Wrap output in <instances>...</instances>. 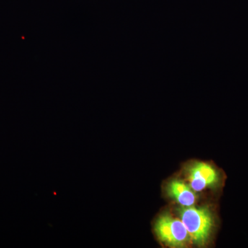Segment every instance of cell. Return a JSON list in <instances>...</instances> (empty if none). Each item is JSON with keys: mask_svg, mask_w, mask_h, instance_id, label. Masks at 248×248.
<instances>
[{"mask_svg": "<svg viewBox=\"0 0 248 248\" xmlns=\"http://www.w3.org/2000/svg\"><path fill=\"white\" fill-rule=\"evenodd\" d=\"M181 220L185 226L190 239L198 246L208 242L215 224L213 213L208 208L182 207L179 210Z\"/></svg>", "mask_w": 248, "mask_h": 248, "instance_id": "1", "label": "cell"}, {"mask_svg": "<svg viewBox=\"0 0 248 248\" xmlns=\"http://www.w3.org/2000/svg\"><path fill=\"white\" fill-rule=\"evenodd\" d=\"M155 232L160 241L170 247H184L191 240L182 220L169 214H164L157 218Z\"/></svg>", "mask_w": 248, "mask_h": 248, "instance_id": "2", "label": "cell"}, {"mask_svg": "<svg viewBox=\"0 0 248 248\" xmlns=\"http://www.w3.org/2000/svg\"><path fill=\"white\" fill-rule=\"evenodd\" d=\"M167 193L183 207L193 206L197 199L191 187L177 179L170 182L167 187Z\"/></svg>", "mask_w": 248, "mask_h": 248, "instance_id": "4", "label": "cell"}, {"mask_svg": "<svg viewBox=\"0 0 248 248\" xmlns=\"http://www.w3.org/2000/svg\"><path fill=\"white\" fill-rule=\"evenodd\" d=\"M188 173L191 188L196 192L217 186L220 182L219 173L206 163H196L190 168Z\"/></svg>", "mask_w": 248, "mask_h": 248, "instance_id": "3", "label": "cell"}]
</instances>
